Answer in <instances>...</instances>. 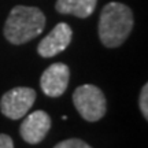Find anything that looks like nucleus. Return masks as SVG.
<instances>
[{
	"instance_id": "nucleus-1",
	"label": "nucleus",
	"mask_w": 148,
	"mask_h": 148,
	"mask_svg": "<svg viewBox=\"0 0 148 148\" xmlns=\"http://www.w3.org/2000/svg\"><path fill=\"white\" fill-rule=\"evenodd\" d=\"M133 29V12L126 4L111 1L101 10L99 38L107 48H116L126 41Z\"/></svg>"
},
{
	"instance_id": "nucleus-2",
	"label": "nucleus",
	"mask_w": 148,
	"mask_h": 148,
	"mask_svg": "<svg viewBox=\"0 0 148 148\" xmlns=\"http://www.w3.org/2000/svg\"><path fill=\"white\" fill-rule=\"evenodd\" d=\"M45 26V16L37 7L15 5L4 23V37L15 45H21L40 36Z\"/></svg>"
},
{
	"instance_id": "nucleus-3",
	"label": "nucleus",
	"mask_w": 148,
	"mask_h": 148,
	"mask_svg": "<svg viewBox=\"0 0 148 148\" xmlns=\"http://www.w3.org/2000/svg\"><path fill=\"white\" fill-rule=\"evenodd\" d=\"M73 103L79 115L88 122L101 119L107 111L106 96L101 89L92 84L81 85L74 90Z\"/></svg>"
},
{
	"instance_id": "nucleus-4",
	"label": "nucleus",
	"mask_w": 148,
	"mask_h": 148,
	"mask_svg": "<svg viewBox=\"0 0 148 148\" xmlns=\"http://www.w3.org/2000/svg\"><path fill=\"white\" fill-rule=\"evenodd\" d=\"M36 100V90L27 86H16L5 92L0 100V111L10 119H19L27 114Z\"/></svg>"
},
{
	"instance_id": "nucleus-5",
	"label": "nucleus",
	"mask_w": 148,
	"mask_h": 148,
	"mask_svg": "<svg viewBox=\"0 0 148 148\" xmlns=\"http://www.w3.org/2000/svg\"><path fill=\"white\" fill-rule=\"evenodd\" d=\"M70 78V70L62 62L52 63L48 69L44 70L40 78L42 92L49 97H59L67 89Z\"/></svg>"
},
{
	"instance_id": "nucleus-6",
	"label": "nucleus",
	"mask_w": 148,
	"mask_h": 148,
	"mask_svg": "<svg viewBox=\"0 0 148 148\" xmlns=\"http://www.w3.org/2000/svg\"><path fill=\"white\" fill-rule=\"evenodd\" d=\"M71 37H73L71 27L66 22H60L40 41L37 52L42 58H52L69 47Z\"/></svg>"
},
{
	"instance_id": "nucleus-7",
	"label": "nucleus",
	"mask_w": 148,
	"mask_h": 148,
	"mask_svg": "<svg viewBox=\"0 0 148 148\" xmlns=\"http://www.w3.org/2000/svg\"><path fill=\"white\" fill-rule=\"evenodd\" d=\"M49 129H51V116L45 111L37 110L29 114L22 121L19 133L26 143L38 144L44 140Z\"/></svg>"
},
{
	"instance_id": "nucleus-8",
	"label": "nucleus",
	"mask_w": 148,
	"mask_h": 148,
	"mask_svg": "<svg viewBox=\"0 0 148 148\" xmlns=\"http://www.w3.org/2000/svg\"><path fill=\"white\" fill-rule=\"evenodd\" d=\"M97 0H58L55 10L59 14L74 15L78 18H88L95 11Z\"/></svg>"
},
{
	"instance_id": "nucleus-9",
	"label": "nucleus",
	"mask_w": 148,
	"mask_h": 148,
	"mask_svg": "<svg viewBox=\"0 0 148 148\" xmlns=\"http://www.w3.org/2000/svg\"><path fill=\"white\" fill-rule=\"evenodd\" d=\"M53 148H92L88 143H85L79 138H69L58 143Z\"/></svg>"
},
{
	"instance_id": "nucleus-10",
	"label": "nucleus",
	"mask_w": 148,
	"mask_h": 148,
	"mask_svg": "<svg viewBox=\"0 0 148 148\" xmlns=\"http://www.w3.org/2000/svg\"><path fill=\"white\" fill-rule=\"evenodd\" d=\"M138 104H140V110H141V114L144 115V118H145V119H148V85H147V84L144 85L143 89H141Z\"/></svg>"
},
{
	"instance_id": "nucleus-11",
	"label": "nucleus",
	"mask_w": 148,
	"mask_h": 148,
	"mask_svg": "<svg viewBox=\"0 0 148 148\" xmlns=\"http://www.w3.org/2000/svg\"><path fill=\"white\" fill-rule=\"evenodd\" d=\"M0 148H14V143L10 136L0 133Z\"/></svg>"
}]
</instances>
